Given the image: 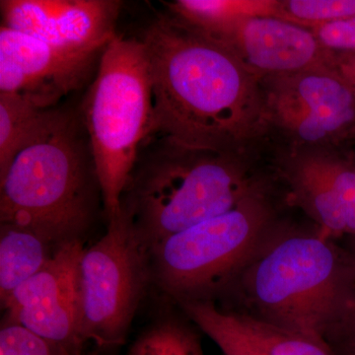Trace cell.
<instances>
[{
  "instance_id": "6da1fadb",
  "label": "cell",
  "mask_w": 355,
  "mask_h": 355,
  "mask_svg": "<svg viewBox=\"0 0 355 355\" xmlns=\"http://www.w3.org/2000/svg\"><path fill=\"white\" fill-rule=\"evenodd\" d=\"M141 41L153 86L148 137L242 153L266 132L261 79L227 46L173 15Z\"/></svg>"
},
{
  "instance_id": "7a4b0ae2",
  "label": "cell",
  "mask_w": 355,
  "mask_h": 355,
  "mask_svg": "<svg viewBox=\"0 0 355 355\" xmlns=\"http://www.w3.org/2000/svg\"><path fill=\"white\" fill-rule=\"evenodd\" d=\"M248 314L326 343L355 309V263L331 238L270 236L230 287Z\"/></svg>"
},
{
  "instance_id": "3957f363",
  "label": "cell",
  "mask_w": 355,
  "mask_h": 355,
  "mask_svg": "<svg viewBox=\"0 0 355 355\" xmlns=\"http://www.w3.org/2000/svg\"><path fill=\"white\" fill-rule=\"evenodd\" d=\"M241 154L147 137L121 207L148 250L263 193Z\"/></svg>"
},
{
  "instance_id": "277c9868",
  "label": "cell",
  "mask_w": 355,
  "mask_h": 355,
  "mask_svg": "<svg viewBox=\"0 0 355 355\" xmlns=\"http://www.w3.org/2000/svg\"><path fill=\"white\" fill-rule=\"evenodd\" d=\"M100 200L83 123L55 109L49 125L0 178V223L33 229L60 247L83 243Z\"/></svg>"
},
{
  "instance_id": "5b68a950",
  "label": "cell",
  "mask_w": 355,
  "mask_h": 355,
  "mask_svg": "<svg viewBox=\"0 0 355 355\" xmlns=\"http://www.w3.org/2000/svg\"><path fill=\"white\" fill-rule=\"evenodd\" d=\"M153 86L144 42L114 35L103 51L83 105V123L107 220L118 216L123 191L149 135Z\"/></svg>"
},
{
  "instance_id": "8992f818",
  "label": "cell",
  "mask_w": 355,
  "mask_h": 355,
  "mask_svg": "<svg viewBox=\"0 0 355 355\" xmlns=\"http://www.w3.org/2000/svg\"><path fill=\"white\" fill-rule=\"evenodd\" d=\"M272 221L261 193L166 238L149 250L153 286L176 303L214 301L270 239Z\"/></svg>"
},
{
  "instance_id": "52a82bcc",
  "label": "cell",
  "mask_w": 355,
  "mask_h": 355,
  "mask_svg": "<svg viewBox=\"0 0 355 355\" xmlns=\"http://www.w3.org/2000/svg\"><path fill=\"white\" fill-rule=\"evenodd\" d=\"M108 221L106 233L84 248L79 261L81 331L87 345L98 350L116 349L128 331L153 284L150 253L121 207Z\"/></svg>"
},
{
  "instance_id": "ba28073f",
  "label": "cell",
  "mask_w": 355,
  "mask_h": 355,
  "mask_svg": "<svg viewBox=\"0 0 355 355\" xmlns=\"http://www.w3.org/2000/svg\"><path fill=\"white\" fill-rule=\"evenodd\" d=\"M266 130L293 151L329 150L355 137V91L333 65L261 79Z\"/></svg>"
},
{
  "instance_id": "9c48e42d",
  "label": "cell",
  "mask_w": 355,
  "mask_h": 355,
  "mask_svg": "<svg viewBox=\"0 0 355 355\" xmlns=\"http://www.w3.org/2000/svg\"><path fill=\"white\" fill-rule=\"evenodd\" d=\"M108 44L64 48L1 26L0 92L15 93L40 109H53L87 83Z\"/></svg>"
},
{
  "instance_id": "30bf717a",
  "label": "cell",
  "mask_w": 355,
  "mask_h": 355,
  "mask_svg": "<svg viewBox=\"0 0 355 355\" xmlns=\"http://www.w3.org/2000/svg\"><path fill=\"white\" fill-rule=\"evenodd\" d=\"M207 36L227 46L260 79L333 65L335 60L309 28L275 16H242Z\"/></svg>"
},
{
  "instance_id": "8fae6325",
  "label": "cell",
  "mask_w": 355,
  "mask_h": 355,
  "mask_svg": "<svg viewBox=\"0 0 355 355\" xmlns=\"http://www.w3.org/2000/svg\"><path fill=\"white\" fill-rule=\"evenodd\" d=\"M282 168L289 200L326 237L355 236V162L323 149L292 151Z\"/></svg>"
},
{
  "instance_id": "7c38bea8",
  "label": "cell",
  "mask_w": 355,
  "mask_h": 355,
  "mask_svg": "<svg viewBox=\"0 0 355 355\" xmlns=\"http://www.w3.org/2000/svg\"><path fill=\"white\" fill-rule=\"evenodd\" d=\"M121 2L114 0H1L9 29L64 48L108 44Z\"/></svg>"
},
{
  "instance_id": "4fadbf2b",
  "label": "cell",
  "mask_w": 355,
  "mask_h": 355,
  "mask_svg": "<svg viewBox=\"0 0 355 355\" xmlns=\"http://www.w3.org/2000/svg\"><path fill=\"white\" fill-rule=\"evenodd\" d=\"M177 304L224 355H335L326 343L248 313L221 309L214 301H183Z\"/></svg>"
},
{
  "instance_id": "5bb4252c",
  "label": "cell",
  "mask_w": 355,
  "mask_h": 355,
  "mask_svg": "<svg viewBox=\"0 0 355 355\" xmlns=\"http://www.w3.org/2000/svg\"><path fill=\"white\" fill-rule=\"evenodd\" d=\"M62 247L33 229L0 223V302L40 272Z\"/></svg>"
},
{
  "instance_id": "9a60e30c",
  "label": "cell",
  "mask_w": 355,
  "mask_h": 355,
  "mask_svg": "<svg viewBox=\"0 0 355 355\" xmlns=\"http://www.w3.org/2000/svg\"><path fill=\"white\" fill-rule=\"evenodd\" d=\"M55 109L43 110L15 93L0 92V178L43 132Z\"/></svg>"
},
{
  "instance_id": "2e32d148",
  "label": "cell",
  "mask_w": 355,
  "mask_h": 355,
  "mask_svg": "<svg viewBox=\"0 0 355 355\" xmlns=\"http://www.w3.org/2000/svg\"><path fill=\"white\" fill-rule=\"evenodd\" d=\"M275 1L178 0L168 4L170 13L205 34L242 16H273Z\"/></svg>"
},
{
  "instance_id": "e0dca14e",
  "label": "cell",
  "mask_w": 355,
  "mask_h": 355,
  "mask_svg": "<svg viewBox=\"0 0 355 355\" xmlns=\"http://www.w3.org/2000/svg\"><path fill=\"white\" fill-rule=\"evenodd\" d=\"M127 355H205L197 331L175 315L151 322L133 340Z\"/></svg>"
},
{
  "instance_id": "ac0fdd59",
  "label": "cell",
  "mask_w": 355,
  "mask_h": 355,
  "mask_svg": "<svg viewBox=\"0 0 355 355\" xmlns=\"http://www.w3.org/2000/svg\"><path fill=\"white\" fill-rule=\"evenodd\" d=\"M275 17L312 28L355 17V0L275 1Z\"/></svg>"
},
{
  "instance_id": "d6986e66",
  "label": "cell",
  "mask_w": 355,
  "mask_h": 355,
  "mask_svg": "<svg viewBox=\"0 0 355 355\" xmlns=\"http://www.w3.org/2000/svg\"><path fill=\"white\" fill-rule=\"evenodd\" d=\"M0 355H73L57 343L4 318L0 326Z\"/></svg>"
},
{
  "instance_id": "ffe728a7",
  "label": "cell",
  "mask_w": 355,
  "mask_h": 355,
  "mask_svg": "<svg viewBox=\"0 0 355 355\" xmlns=\"http://www.w3.org/2000/svg\"><path fill=\"white\" fill-rule=\"evenodd\" d=\"M326 50L331 53H355V17L312 28Z\"/></svg>"
},
{
  "instance_id": "44dd1931",
  "label": "cell",
  "mask_w": 355,
  "mask_h": 355,
  "mask_svg": "<svg viewBox=\"0 0 355 355\" xmlns=\"http://www.w3.org/2000/svg\"><path fill=\"white\" fill-rule=\"evenodd\" d=\"M335 355H355V309L326 340Z\"/></svg>"
},
{
  "instance_id": "7402d4cb",
  "label": "cell",
  "mask_w": 355,
  "mask_h": 355,
  "mask_svg": "<svg viewBox=\"0 0 355 355\" xmlns=\"http://www.w3.org/2000/svg\"><path fill=\"white\" fill-rule=\"evenodd\" d=\"M334 67L355 91V53H335Z\"/></svg>"
},
{
  "instance_id": "603a6c76",
  "label": "cell",
  "mask_w": 355,
  "mask_h": 355,
  "mask_svg": "<svg viewBox=\"0 0 355 355\" xmlns=\"http://www.w3.org/2000/svg\"><path fill=\"white\" fill-rule=\"evenodd\" d=\"M355 263V236H352L349 242V247L347 248Z\"/></svg>"
}]
</instances>
